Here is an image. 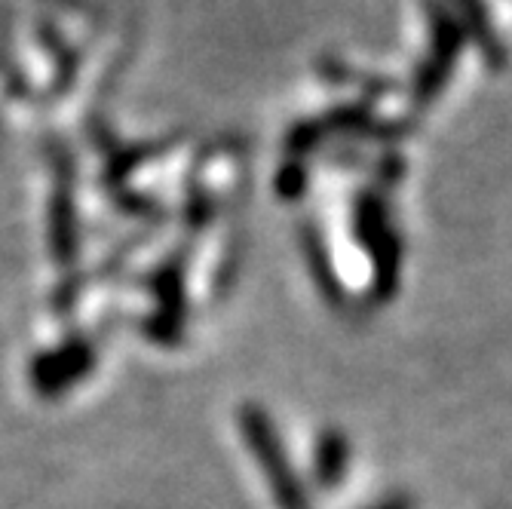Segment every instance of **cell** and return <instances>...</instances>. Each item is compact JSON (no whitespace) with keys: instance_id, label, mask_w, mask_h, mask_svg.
Instances as JSON below:
<instances>
[{"instance_id":"obj_1","label":"cell","mask_w":512,"mask_h":509,"mask_svg":"<svg viewBox=\"0 0 512 509\" xmlns=\"http://www.w3.org/2000/svg\"><path fill=\"white\" fill-rule=\"evenodd\" d=\"M427 13H430V59L421 65L417 83H414V96L421 105H427L445 89L460 56V43H463V25H457L445 7L430 4Z\"/></svg>"},{"instance_id":"obj_2","label":"cell","mask_w":512,"mask_h":509,"mask_svg":"<svg viewBox=\"0 0 512 509\" xmlns=\"http://www.w3.org/2000/svg\"><path fill=\"white\" fill-rule=\"evenodd\" d=\"M359 237L371 249V258H375L378 292L390 295L396 289V276H399V240L390 227L387 209L375 197L359 200Z\"/></svg>"},{"instance_id":"obj_3","label":"cell","mask_w":512,"mask_h":509,"mask_svg":"<svg viewBox=\"0 0 512 509\" xmlns=\"http://www.w3.org/2000/svg\"><path fill=\"white\" fill-rule=\"evenodd\" d=\"M457 13H460V22L467 28V34H473L482 50L488 53L491 62L500 59V43L494 37V28H491V19H488V10L482 7V0H457Z\"/></svg>"},{"instance_id":"obj_4","label":"cell","mask_w":512,"mask_h":509,"mask_svg":"<svg viewBox=\"0 0 512 509\" xmlns=\"http://www.w3.org/2000/svg\"><path fill=\"white\" fill-rule=\"evenodd\" d=\"M344 460H347V448H344V439L341 436H329L322 442V479L325 482H338L341 473H344Z\"/></svg>"},{"instance_id":"obj_5","label":"cell","mask_w":512,"mask_h":509,"mask_svg":"<svg viewBox=\"0 0 512 509\" xmlns=\"http://www.w3.org/2000/svg\"><path fill=\"white\" fill-rule=\"evenodd\" d=\"M378 509H414V503H408L405 497H396V500H390V503H384Z\"/></svg>"}]
</instances>
